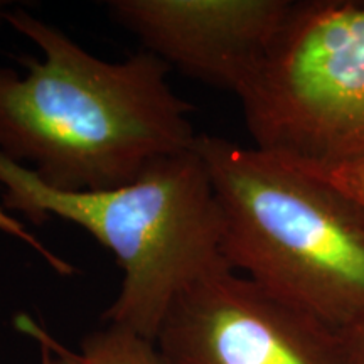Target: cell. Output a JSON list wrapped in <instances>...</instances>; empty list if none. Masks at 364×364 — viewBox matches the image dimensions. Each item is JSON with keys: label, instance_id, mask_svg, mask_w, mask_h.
Listing matches in <instances>:
<instances>
[{"label": "cell", "instance_id": "obj_1", "mask_svg": "<svg viewBox=\"0 0 364 364\" xmlns=\"http://www.w3.org/2000/svg\"><path fill=\"white\" fill-rule=\"evenodd\" d=\"M6 22L41 58L19 59L24 75L0 66V154L49 188H120L196 145L194 108L167 83L162 59L142 51L105 61L22 9H9Z\"/></svg>", "mask_w": 364, "mask_h": 364}, {"label": "cell", "instance_id": "obj_2", "mask_svg": "<svg viewBox=\"0 0 364 364\" xmlns=\"http://www.w3.org/2000/svg\"><path fill=\"white\" fill-rule=\"evenodd\" d=\"M231 270L334 331L364 322V209L257 147L199 134Z\"/></svg>", "mask_w": 364, "mask_h": 364}, {"label": "cell", "instance_id": "obj_3", "mask_svg": "<svg viewBox=\"0 0 364 364\" xmlns=\"http://www.w3.org/2000/svg\"><path fill=\"white\" fill-rule=\"evenodd\" d=\"M0 188L7 211H19L36 225L61 218L115 255L124 280L103 318L154 343L174 300L226 263L220 204L196 145L105 191L49 188L0 154Z\"/></svg>", "mask_w": 364, "mask_h": 364}, {"label": "cell", "instance_id": "obj_4", "mask_svg": "<svg viewBox=\"0 0 364 364\" xmlns=\"http://www.w3.org/2000/svg\"><path fill=\"white\" fill-rule=\"evenodd\" d=\"M238 98L253 147L280 161H364V0L292 2Z\"/></svg>", "mask_w": 364, "mask_h": 364}, {"label": "cell", "instance_id": "obj_5", "mask_svg": "<svg viewBox=\"0 0 364 364\" xmlns=\"http://www.w3.org/2000/svg\"><path fill=\"white\" fill-rule=\"evenodd\" d=\"M156 344L171 364H344L338 331L226 263L174 300Z\"/></svg>", "mask_w": 364, "mask_h": 364}, {"label": "cell", "instance_id": "obj_6", "mask_svg": "<svg viewBox=\"0 0 364 364\" xmlns=\"http://www.w3.org/2000/svg\"><path fill=\"white\" fill-rule=\"evenodd\" d=\"M292 0H110L112 19L182 75L240 97Z\"/></svg>", "mask_w": 364, "mask_h": 364}, {"label": "cell", "instance_id": "obj_7", "mask_svg": "<svg viewBox=\"0 0 364 364\" xmlns=\"http://www.w3.org/2000/svg\"><path fill=\"white\" fill-rule=\"evenodd\" d=\"M14 324L39 344L49 364H171L154 341L124 327L108 324L91 332L81 341L78 351H73L27 314H19Z\"/></svg>", "mask_w": 364, "mask_h": 364}, {"label": "cell", "instance_id": "obj_8", "mask_svg": "<svg viewBox=\"0 0 364 364\" xmlns=\"http://www.w3.org/2000/svg\"><path fill=\"white\" fill-rule=\"evenodd\" d=\"M295 167L307 171L309 174L316 176L318 179L326 181L327 184L343 191L346 196L354 199L364 209V161L324 167Z\"/></svg>", "mask_w": 364, "mask_h": 364}, {"label": "cell", "instance_id": "obj_9", "mask_svg": "<svg viewBox=\"0 0 364 364\" xmlns=\"http://www.w3.org/2000/svg\"><path fill=\"white\" fill-rule=\"evenodd\" d=\"M0 231H2V233H7L9 236H12V238L22 241V243L27 245L31 250H34V252L38 253L41 258H44V262L48 263L54 272H58L59 275L70 277L76 272L71 263L63 260L61 257H58L56 253H53L44 243H41V241L36 238L31 231L26 230V226L22 225L19 220H16V218L9 215L2 206H0Z\"/></svg>", "mask_w": 364, "mask_h": 364}, {"label": "cell", "instance_id": "obj_10", "mask_svg": "<svg viewBox=\"0 0 364 364\" xmlns=\"http://www.w3.org/2000/svg\"><path fill=\"white\" fill-rule=\"evenodd\" d=\"M344 364H364V322L341 331Z\"/></svg>", "mask_w": 364, "mask_h": 364}, {"label": "cell", "instance_id": "obj_11", "mask_svg": "<svg viewBox=\"0 0 364 364\" xmlns=\"http://www.w3.org/2000/svg\"><path fill=\"white\" fill-rule=\"evenodd\" d=\"M7 11H9V2H6V0H0V24L6 21Z\"/></svg>", "mask_w": 364, "mask_h": 364}, {"label": "cell", "instance_id": "obj_12", "mask_svg": "<svg viewBox=\"0 0 364 364\" xmlns=\"http://www.w3.org/2000/svg\"><path fill=\"white\" fill-rule=\"evenodd\" d=\"M41 364H49V359L43 351H41Z\"/></svg>", "mask_w": 364, "mask_h": 364}]
</instances>
